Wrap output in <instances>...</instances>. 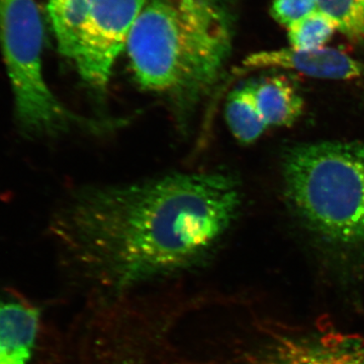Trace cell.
Masks as SVG:
<instances>
[{
  "mask_svg": "<svg viewBox=\"0 0 364 364\" xmlns=\"http://www.w3.org/2000/svg\"><path fill=\"white\" fill-rule=\"evenodd\" d=\"M222 172L174 173L82 189L55 229L90 299H109L191 272L210 259L241 207Z\"/></svg>",
  "mask_w": 364,
  "mask_h": 364,
  "instance_id": "obj_1",
  "label": "cell"
},
{
  "mask_svg": "<svg viewBox=\"0 0 364 364\" xmlns=\"http://www.w3.org/2000/svg\"><path fill=\"white\" fill-rule=\"evenodd\" d=\"M231 31L215 0H147L126 51L139 85L186 117L219 81Z\"/></svg>",
  "mask_w": 364,
  "mask_h": 364,
  "instance_id": "obj_2",
  "label": "cell"
},
{
  "mask_svg": "<svg viewBox=\"0 0 364 364\" xmlns=\"http://www.w3.org/2000/svg\"><path fill=\"white\" fill-rule=\"evenodd\" d=\"M287 202L314 233L338 245L364 242V142L299 144L284 153Z\"/></svg>",
  "mask_w": 364,
  "mask_h": 364,
  "instance_id": "obj_3",
  "label": "cell"
},
{
  "mask_svg": "<svg viewBox=\"0 0 364 364\" xmlns=\"http://www.w3.org/2000/svg\"><path fill=\"white\" fill-rule=\"evenodd\" d=\"M0 49L23 135L56 136L75 127L95 132L112 128V122L86 119L67 109L46 83L43 25L36 0H0Z\"/></svg>",
  "mask_w": 364,
  "mask_h": 364,
  "instance_id": "obj_4",
  "label": "cell"
},
{
  "mask_svg": "<svg viewBox=\"0 0 364 364\" xmlns=\"http://www.w3.org/2000/svg\"><path fill=\"white\" fill-rule=\"evenodd\" d=\"M183 364H364V336L251 316L215 335L208 348L186 350Z\"/></svg>",
  "mask_w": 364,
  "mask_h": 364,
  "instance_id": "obj_5",
  "label": "cell"
},
{
  "mask_svg": "<svg viewBox=\"0 0 364 364\" xmlns=\"http://www.w3.org/2000/svg\"><path fill=\"white\" fill-rule=\"evenodd\" d=\"M147 0H92L74 62L79 75L91 87L104 91Z\"/></svg>",
  "mask_w": 364,
  "mask_h": 364,
  "instance_id": "obj_6",
  "label": "cell"
},
{
  "mask_svg": "<svg viewBox=\"0 0 364 364\" xmlns=\"http://www.w3.org/2000/svg\"><path fill=\"white\" fill-rule=\"evenodd\" d=\"M244 64L251 69H284L309 77L330 80L364 78L363 62L333 48L323 47L315 50L289 48L258 52L249 56Z\"/></svg>",
  "mask_w": 364,
  "mask_h": 364,
  "instance_id": "obj_7",
  "label": "cell"
},
{
  "mask_svg": "<svg viewBox=\"0 0 364 364\" xmlns=\"http://www.w3.org/2000/svg\"><path fill=\"white\" fill-rule=\"evenodd\" d=\"M41 310L21 299L0 301V364H30L41 331Z\"/></svg>",
  "mask_w": 364,
  "mask_h": 364,
  "instance_id": "obj_8",
  "label": "cell"
},
{
  "mask_svg": "<svg viewBox=\"0 0 364 364\" xmlns=\"http://www.w3.org/2000/svg\"><path fill=\"white\" fill-rule=\"evenodd\" d=\"M256 100L269 128L291 127L305 109L304 98L284 75H273L255 83Z\"/></svg>",
  "mask_w": 364,
  "mask_h": 364,
  "instance_id": "obj_9",
  "label": "cell"
},
{
  "mask_svg": "<svg viewBox=\"0 0 364 364\" xmlns=\"http://www.w3.org/2000/svg\"><path fill=\"white\" fill-rule=\"evenodd\" d=\"M255 86L251 83L234 90L225 111L230 131L244 145L255 142L269 129L258 107Z\"/></svg>",
  "mask_w": 364,
  "mask_h": 364,
  "instance_id": "obj_10",
  "label": "cell"
},
{
  "mask_svg": "<svg viewBox=\"0 0 364 364\" xmlns=\"http://www.w3.org/2000/svg\"><path fill=\"white\" fill-rule=\"evenodd\" d=\"M92 0H50L48 16L57 48L62 56L73 58L79 33L90 11Z\"/></svg>",
  "mask_w": 364,
  "mask_h": 364,
  "instance_id": "obj_11",
  "label": "cell"
},
{
  "mask_svg": "<svg viewBox=\"0 0 364 364\" xmlns=\"http://www.w3.org/2000/svg\"><path fill=\"white\" fill-rule=\"evenodd\" d=\"M336 31L337 23L318 9L287 28L291 48L296 50L320 49L329 42Z\"/></svg>",
  "mask_w": 364,
  "mask_h": 364,
  "instance_id": "obj_12",
  "label": "cell"
},
{
  "mask_svg": "<svg viewBox=\"0 0 364 364\" xmlns=\"http://www.w3.org/2000/svg\"><path fill=\"white\" fill-rule=\"evenodd\" d=\"M57 364H154L147 358L127 347L112 344L79 346Z\"/></svg>",
  "mask_w": 364,
  "mask_h": 364,
  "instance_id": "obj_13",
  "label": "cell"
},
{
  "mask_svg": "<svg viewBox=\"0 0 364 364\" xmlns=\"http://www.w3.org/2000/svg\"><path fill=\"white\" fill-rule=\"evenodd\" d=\"M338 30L352 40L364 41V0H316Z\"/></svg>",
  "mask_w": 364,
  "mask_h": 364,
  "instance_id": "obj_14",
  "label": "cell"
},
{
  "mask_svg": "<svg viewBox=\"0 0 364 364\" xmlns=\"http://www.w3.org/2000/svg\"><path fill=\"white\" fill-rule=\"evenodd\" d=\"M318 11L316 0H273L272 14L280 25L289 28Z\"/></svg>",
  "mask_w": 364,
  "mask_h": 364,
  "instance_id": "obj_15",
  "label": "cell"
}]
</instances>
